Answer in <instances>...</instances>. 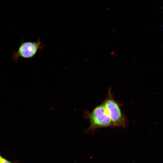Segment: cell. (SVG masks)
Returning <instances> with one entry per match:
<instances>
[{
  "instance_id": "obj_1",
  "label": "cell",
  "mask_w": 163,
  "mask_h": 163,
  "mask_svg": "<svg viewBox=\"0 0 163 163\" xmlns=\"http://www.w3.org/2000/svg\"><path fill=\"white\" fill-rule=\"evenodd\" d=\"M103 102L113 126L126 128L127 119L123 113L120 104L114 99L110 89H109L107 96Z\"/></svg>"
},
{
  "instance_id": "obj_2",
  "label": "cell",
  "mask_w": 163,
  "mask_h": 163,
  "mask_svg": "<svg viewBox=\"0 0 163 163\" xmlns=\"http://www.w3.org/2000/svg\"><path fill=\"white\" fill-rule=\"evenodd\" d=\"M88 117L90 122V126L87 131H93L100 128L113 126L111 120L103 102L88 113Z\"/></svg>"
},
{
  "instance_id": "obj_3",
  "label": "cell",
  "mask_w": 163,
  "mask_h": 163,
  "mask_svg": "<svg viewBox=\"0 0 163 163\" xmlns=\"http://www.w3.org/2000/svg\"><path fill=\"white\" fill-rule=\"evenodd\" d=\"M40 39L37 42H25L20 45L18 51L14 53L13 59L16 60L21 57L30 58L36 54L41 47Z\"/></svg>"
},
{
  "instance_id": "obj_4",
  "label": "cell",
  "mask_w": 163,
  "mask_h": 163,
  "mask_svg": "<svg viewBox=\"0 0 163 163\" xmlns=\"http://www.w3.org/2000/svg\"><path fill=\"white\" fill-rule=\"evenodd\" d=\"M0 163H11L6 159L1 157L0 158Z\"/></svg>"
},
{
  "instance_id": "obj_5",
  "label": "cell",
  "mask_w": 163,
  "mask_h": 163,
  "mask_svg": "<svg viewBox=\"0 0 163 163\" xmlns=\"http://www.w3.org/2000/svg\"><path fill=\"white\" fill-rule=\"evenodd\" d=\"M1 157L0 156V158H1Z\"/></svg>"
}]
</instances>
